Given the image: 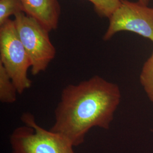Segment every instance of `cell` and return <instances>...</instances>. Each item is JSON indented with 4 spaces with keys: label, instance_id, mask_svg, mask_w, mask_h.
Instances as JSON below:
<instances>
[{
    "label": "cell",
    "instance_id": "ba28073f",
    "mask_svg": "<svg viewBox=\"0 0 153 153\" xmlns=\"http://www.w3.org/2000/svg\"><path fill=\"white\" fill-rule=\"evenodd\" d=\"M140 81L148 98L153 103V52L143 65Z\"/></svg>",
    "mask_w": 153,
    "mask_h": 153
},
{
    "label": "cell",
    "instance_id": "6da1fadb",
    "mask_svg": "<svg viewBox=\"0 0 153 153\" xmlns=\"http://www.w3.org/2000/svg\"><path fill=\"white\" fill-rule=\"evenodd\" d=\"M119 86L99 76L62 90L50 131L66 137L74 147L85 142L94 127L108 129L120 103Z\"/></svg>",
    "mask_w": 153,
    "mask_h": 153
},
{
    "label": "cell",
    "instance_id": "8fae6325",
    "mask_svg": "<svg viewBox=\"0 0 153 153\" xmlns=\"http://www.w3.org/2000/svg\"><path fill=\"white\" fill-rule=\"evenodd\" d=\"M150 0H138V2L143 5L148 6Z\"/></svg>",
    "mask_w": 153,
    "mask_h": 153
},
{
    "label": "cell",
    "instance_id": "8992f818",
    "mask_svg": "<svg viewBox=\"0 0 153 153\" xmlns=\"http://www.w3.org/2000/svg\"><path fill=\"white\" fill-rule=\"evenodd\" d=\"M25 13L36 19L49 32L58 27L61 9L58 0H21Z\"/></svg>",
    "mask_w": 153,
    "mask_h": 153
},
{
    "label": "cell",
    "instance_id": "7a4b0ae2",
    "mask_svg": "<svg viewBox=\"0 0 153 153\" xmlns=\"http://www.w3.org/2000/svg\"><path fill=\"white\" fill-rule=\"evenodd\" d=\"M21 120L23 126L16 128L10 137L11 153H75L66 137L40 126L31 113L22 114Z\"/></svg>",
    "mask_w": 153,
    "mask_h": 153
},
{
    "label": "cell",
    "instance_id": "3957f363",
    "mask_svg": "<svg viewBox=\"0 0 153 153\" xmlns=\"http://www.w3.org/2000/svg\"><path fill=\"white\" fill-rule=\"evenodd\" d=\"M0 64L4 67L18 94L31 88L27 71L32 64L17 33L14 20L0 26Z\"/></svg>",
    "mask_w": 153,
    "mask_h": 153
},
{
    "label": "cell",
    "instance_id": "30bf717a",
    "mask_svg": "<svg viewBox=\"0 0 153 153\" xmlns=\"http://www.w3.org/2000/svg\"><path fill=\"white\" fill-rule=\"evenodd\" d=\"M94 6L99 16L109 18L114 11L120 6L121 0H88Z\"/></svg>",
    "mask_w": 153,
    "mask_h": 153
},
{
    "label": "cell",
    "instance_id": "9c48e42d",
    "mask_svg": "<svg viewBox=\"0 0 153 153\" xmlns=\"http://www.w3.org/2000/svg\"><path fill=\"white\" fill-rule=\"evenodd\" d=\"M25 12L21 0H0V26L17 13Z\"/></svg>",
    "mask_w": 153,
    "mask_h": 153
},
{
    "label": "cell",
    "instance_id": "277c9868",
    "mask_svg": "<svg viewBox=\"0 0 153 153\" xmlns=\"http://www.w3.org/2000/svg\"><path fill=\"white\" fill-rule=\"evenodd\" d=\"M16 31L31 61L33 76L44 71L55 58L56 51L49 38V31L25 12L14 16Z\"/></svg>",
    "mask_w": 153,
    "mask_h": 153
},
{
    "label": "cell",
    "instance_id": "52a82bcc",
    "mask_svg": "<svg viewBox=\"0 0 153 153\" xmlns=\"http://www.w3.org/2000/svg\"><path fill=\"white\" fill-rule=\"evenodd\" d=\"M18 91L4 67L0 64V101L3 103H13L16 100Z\"/></svg>",
    "mask_w": 153,
    "mask_h": 153
},
{
    "label": "cell",
    "instance_id": "5b68a950",
    "mask_svg": "<svg viewBox=\"0 0 153 153\" xmlns=\"http://www.w3.org/2000/svg\"><path fill=\"white\" fill-rule=\"evenodd\" d=\"M103 40H108L121 31H129L148 39L153 43V7L138 2L121 0L120 6L109 18Z\"/></svg>",
    "mask_w": 153,
    "mask_h": 153
}]
</instances>
